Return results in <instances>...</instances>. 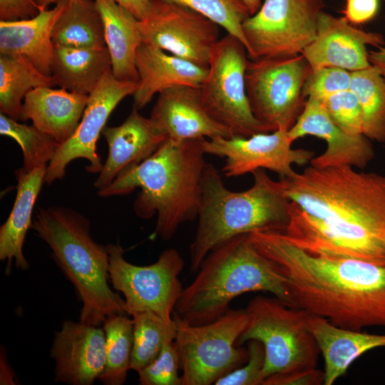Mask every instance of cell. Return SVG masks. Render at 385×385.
<instances>
[{"mask_svg":"<svg viewBox=\"0 0 385 385\" xmlns=\"http://www.w3.org/2000/svg\"><path fill=\"white\" fill-rule=\"evenodd\" d=\"M52 41L68 47L106 48L102 18L94 0H68L53 28Z\"/></svg>","mask_w":385,"mask_h":385,"instance_id":"83f0119b","label":"cell"},{"mask_svg":"<svg viewBox=\"0 0 385 385\" xmlns=\"http://www.w3.org/2000/svg\"><path fill=\"white\" fill-rule=\"evenodd\" d=\"M111 70L107 47L94 49L53 46L51 76L56 85L67 91L89 96Z\"/></svg>","mask_w":385,"mask_h":385,"instance_id":"4316f807","label":"cell"},{"mask_svg":"<svg viewBox=\"0 0 385 385\" xmlns=\"http://www.w3.org/2000/svg\"><path fill=\"white\" fill-rule=\"evenodd\" d=\"M249 10L250 14H255L261 6V0H241Z\"/></svg>","mask_w":385,"mask_h":385,"instance_id":"f6af8a7d","label":"cell"},{"mask_svg":"<svg viewBox=\"0 0 385 385\" xmlns=\"http://www.w3.org/2000/svg\"><path fill=\"white\" fill-rule=\"evenodd\" d=\"M323 0H265L242 23L250 60L302 54L315 38Z\"/></svg>","mask_w":385,"mask_h":385,"instance_id":"7c38bea8","label":"cell"},{"mask_svg":"<svg viewBox=\"0 0 385 385\" xmlns=\"http://www.w3.org/2000/svg\"><path fill=\"white\" fill-rule=\"evenodd\" d=\"M249 237L277 265L294 307L346 329L385 327V266L310 254L279 231H255Z\"/></svg>","mask_w":385,"mask_h":385,"instance_id":"6da1fadb","label":"cell"},{"mask_svg":"<svg viewBox=\"0 0 385 385\" xmlns=\"http://www.w3.org/2000/svg\"><path fill=\"white\" fill-rule=\"evenodd\" d=\"M0 134L16 140L23 153L24 170L29 172L41 165H48L60 143L36 127L19 123L0 113Z\"/></svg>","mask_w":385,"mask_h":385,"instance_id":"d6a6232c","label":"cell"},{"mask_svg":"<svg viewBox=\"0 0 385 385\" xmlns=\"http://www.w3.org/2000/svg\"><path fill=\"white\" fill-rule=\"evenodd\" d=\"M135 66L139 80L133 96V107L138 110L164 90L178 86L200 88L208 72V68L144 43L136 52Z\"/></svg>","mask_w":385,"mask_h":385,"instance_id":"44dd1931","label":"cell"},{"mask_svg":"<svg viewBox=\"0 0 385 385\" xmlns=\"http://www.w3.org/2000/svg\"><path fill=\"white\" fill-rule=\"evenodd\" d=\"M247 326L237 345L257 340L265 349L263 379L276 374L316 367L320 353L309 325V314L276 297L257 296L245 309Z\"/></svg>","mask_w":385,"mask_h":385,"instance_id":"52a82bcc","label":"cell"},{"mask_svg":"<svg viewBox=\"0 0 385 385\" xmlns=\"http://www.w3.org/2000/svg\"><path fill=\"white\" fill-rule=\"evenodd\" d=\"M47 166L41 165L29 172L21 168L16 171L15 201L7 220L0 227V260L7 261V274H10L13 261L17 269L29 268L23 246L27 232L32 227V212L44 183Z\"/></svg>","mask_w":385,"mask_h":385,"instance_id":"cb8c5ba5","label":"cell"},{"mask_svg":"<svg viewBox=\"0 0 385 385\" xmlns=\"http://www.w3.org/2000/svg\"><path fill=\"white\" fill-rule=\"evenodd\" d=\"M205 154L225 158L222 171L227 177H238L257 169L276 173L279 178H290L296 172L293 164L310 163L315 153L292 148L288 131L277 130L250 137L233 136L202 138Z\"/></svg>","mask_w":385,"mask_h":385,"instance_id":"5bb4252c","label":"cell"},{"mask_svg":"<svg viewBox=\"0 0 385 385\" xmlns=\"http://www.w3.org/2000/svg\"><path fill=\"white\" fill-rule=\"evenodd\" d=\"M188 8L222 27L238 38L247 50L242 30L243 21L250 16L241 0H160Z\"/></svg>","mask_w":385,"mask_h":385,"instance_id":"836d02e7","label":"cell"},{"mask_svg":"<svg viewBox=\"0 0 385 385\" xmlns=\"http://www.w3.org/2000/svg\"><path fill=\"white\" fill-rule=\"evenodd\" d=\"M94 2L102 18L113 74L120 81L138 83L135 56L143 43L139 20L112 0H94Z\"/></svg>","mask_w":385,"mask_h":385,"instance_id":"484cf974","label":"cell"},{"mask_svg":"<svg viewBox=\"0 0 385 385\" xmlns=\"http://www.w3.org/2000/svg\"><path fill=\"white\" fill-rule=\"evenodd\" d=\"M309 325L324 361V385L333 384L365 352L385 347V334L343 329L310 314Z\"/></svg>","mask_w":385,"mask_h":385,"instance_id":"d4e9b609","label":"cell"},{"mask_svg":"<svg viewBox=\"0 0 385 385\" xmlns=\"http://www.w3.org/2000/svg\"><path fill=\"white\" fill-rule=\"evenodd\" d=\"M106 247L110 282L115 291L123 293L126 314L132 316L150 311L168 322H172L183 290L179 275L184 261L178 251L165 250L154 263L138 266L124 258L125 251L119 242L109 243Z\"/></svg>","mask_w":385,"mask_h":385,"instance_id":"30bf717a","label":"cell"},{"mask_svg":"<svg viewBox=\"0 0 385 385\" xmlns=\"http://www.w3.org/2000/svg\"><path fill=\"white\" fill-rule=\"evenodd\" d=\"M130 11L138 20L147 15L151 0H112Z\"/></svg>","mask_w":385,"mask_h":385,"instance_id":"b9f144b4","label":"cell"},{"mask_svg":"<svg viewBox=\"0 0 385 385\" xmlns=\"http://www.w3.org/2000/svg\"><path fill=\"white\" fill-rule=\"evenodd\" d=\"M31 228L51 250V255L73 285L82 303L80 321L101 326L113 314H126L125 300L110 285L106 245L91 235L90 220L69 207H38Z\"/></svg>","mask_w":385,"mask_h":385,"instance_id":"8992f818","label":"cell"},{"mask_svg":"<svg viewBox=\"0 0 385 385\" xmlns=\"http://www.w3.org/2000/svg\"><path fill=\"white\" fill-rule=\"evenodd\" d=\"M279 180L289 201L312 215L311 232L329 247L385 261V175L310 165Z\"/></svg>","mask_w":385,"mask_h":385,"instance_id":"7a4b0ae2","label":"cell"},{"mask_svg":"<svg viewBox=\"0 0 385 385\" xmlns=\"http://www.w3.org/2000/svg\"><path fill=\"white\" fill-rule=\"evenodd\" d=\"M201 140L168 138L152 155L126 168L98 195H125L140 188L133 202L135 215L143 219L156 215L153 237L170 240L180 225L198 217L207 165Z\"/></svg>","mask_w":385,"mask_h":385,"instance_id":"3957f363","label":"cell"},{"mask_svg":"<svg viewBox=\"0 0 385 385\" xmlns=\"http://www.w3.org/2000/svg\"><path fill=\"white\" fill-rule=\"evenodd\" d=\"M379 10V0H346L344 17L351 24L372 20Z\"/></svg>","mask_w":385,"mask_h":385,"instance_id":"60d3db41","label":"cell"},{"mask_svg":"<svg viewBox=\"0 0 385 385\" xmlns=\"http://www.w3.org/2000/svg\"><path fill=\"white\" fill-rule=\"evenodd\" d=\"M197 272L183 288L174 310L188 324H205L218 319L235 298L246 292H270L294 307L280 271L255 247L248 233L216 246Z\"/></svg>","mask_w":385,"mask_h":385,"instance_id":"277c9868","label":"cell"},{"mask_svg":"<svg viewBox=\"0 0 385 385\" xmlns=\"http://www.w3.org/2000/svg\"><path fill=\"white\" fill-rule=\"evenodd\" d=\"M180 358L174 340L168 341L159 355L138 374L140 385H182Z\"/></svg>","mask_w":385,"mask_h":385,"instance_id":"d590c367","label":"cell"},{"mask_svg":"<svg viewBox=\"0 0 385 385\" xmlns=\"http://www.w3.org/2000/svg\"><path fill=\"white\" fill-rule=\"evenodd\" d=\"M324 381V371L309 367L271 375L264 379L262 385H320Z\"/></svg>","mask_w":385,"mask_h":385,"instance_id":"f35d334b","label":"cell"},{"mask_svg":"<svg viewBox=\"0 0 385 385\" xmlns=\"http://www.w3.org/2000/svg\"><path fill=\"white\" fill-rule=\"evenodd\" d=\"M312 71L302 54L282 58L248 61L245 86L255 118L272 132L288 131L301 114L307 98L303 86Z\"/></svg>","mask_w":385,"mask_h":385,"instance_id":"8fae6325","label":"cell"},{"mask_svg":"<svg viewBox=\"0 0 385 385\" xmlns=\"http://www.w3.org/2000/svg\"><path fill=\"white\" fill-rule=\"evenodd\" d=\"M332 121L351 135H362L363 114L356 95L350 89L319 101Z\"/></svg>","mask_w":385,"mask_h":385,"instance_id":"e575fe53","label":"cell"},{"mask_svg":"<svg viewBox=\"0 0 385 385\" xmlns=\"http://www.w3.org/2000/svg\"><path fill=\"white\" fill-rule=\"evenodd\" d=\"M247 342L248 359L245 365L240 366L217 379L215 385H262V375L265 361L262 344L257 340Z\"/></svg>","mask_w":385,"mask_h":385,"instance_id":"74e56055","label":"cell"},{"mask_svg":"<svg viewBox=\"0 0 385 385\" xmlns=\"http://www.w3.org/2000/svg\"><path fill=\"white\" fill-rule=\"evenodd\" d=\"M138 83L120 81L112 73H106L96 89L88 96L81 121L73 135L60 144L48 163L44 183L51 184L66 175L68 165L75 159L89 162L86 171L99 173L103 167L96 153V143L106 127L107 120L117 105L126 96L133 95Z\"/></svg>","mask_w":385,"mask_h":385,"instance_id":"9a60e30c","label":"cell"},{"mask_svg":"<svg viewBox=\"0 0 385 385\" xmlns=\"http://www.w3.org/2000/svg\"><path fill=\"white\" fill-rule=\"evenodd\" d=\"M56 85L52 76L40 72L26 58L0 54V111L18 120L25 96L41 86Z\"/></svg>","mask_w":385,"mask_h":385,"instance_id":"f1b7e54d","label":"cell"},{"mask_svg":"<svg viewBox=\"0 0 385 385\" xmlns=\"http://www.w3.org/2000/svg\"><path fill=\"white\" fill-rule=\"evenodd\" d=\"M133 344L130 369L139 372L160 353L164 344L175 340L176 324L168 322L156 314L144 311L133 314Z\"/></svg>","mask_w":385,"mask_h":385,"instance_id":"1f68e13d","label":"cell"},{"mask_svg":"<svg viewBox=\"0 0 385 385\" xmlns=\"http://www.w3.org/2000/svg\"><path fill=\"white\" fill-rule=\"evenodd\" d=\"M370 63L374 66L385 79V47L381 46L376 50L369 51Z\"/></svg>","mask_w":385,"mask_h":385,"instance_id":"ee69618b","label":"cell"},{"mask_svg":"<svg viewBox=\"0 0 385 385\" xmlns=\"http://www.w3.org/2000/svg\"><path fill=\"white\" fill-rule=\"evenodd\" d=\"M106 336V366L99 380L105 385H122L130 370L133 319L123 314L108 316L102 324Z\"/></svg>","mask_w":385,"mask_h":385,"instance_id":"4dcf8cb0","label":"cell"},{"mask_svg":"<svg viewBox=\"0 0 385 385\" xmlns=\"http://www.w3.org/2000/svg\"><path fill=\"white\" fill-rule=\"evenodd\" d=\"M60 0H36L39 7L47 9L52 4H57ZM71 1H78L80 0H70Z\"/></svg>","mask_w":385,"mask_h":385,"instance_id":"bcb514c9","label":"cell"},{"mask_svg":"<svg viewBox=\"0 0 385 385\" xmlns=\"http://www.w3.org/2000/svg\"><path fill=\"white\" fill-rule=\"evenodd\" d=\"M38 10L36 0H0L1 21L30 19L37 15Z\"/></svg>","mask_w":385,"mask_h":385,"instance_id":"ab89813d","label":"cell"},{"mask_svg":"<svg viewBox=\"0 0 385 385\" xmlns=\"http://www.w3.org/2000/svg\"><path fill=\"white\" fill-rule=\"evenodd\" d=\"M385 45L382 34L369 32L353 26L344 17L320 13L317 35L302 54L312 70L323 67H337L350 72L369 67L367 46Z\"/></svg>","mask_w":385,"mask_h":385,"instance_id":"e0dca14e","label":"cell"},{"mask_svg":"<svg viewBox=\"0 0 385 385\" xmlns=\"http://www.w3.org/2000/svg\"><path fill=\"white\" fill-rule=\"evenodd\" d=\"M351 72L337 67H323L312 70L303 86V95L321 101L329 96L350 89Z\"/></svg>","mask_w":385,"mask_h":385,"instance_id":"8d00e7d4","label":"cell"},{"mask_svg":"<svg viewBox=\"0 0 385 385\" xmlns=\"http://www.w3.org/2000/svg\"><path fill=\"white\" fill-rule=\"evenodd\" d=\"M68 0H60L53 9L39 7L27 19L0 21V54L26 58L40 72L51 76L53 53L52 33Z\"/></svg>","mask_w":385,"mask_h":385,"instance_id":"7402d4cb","label":"cell"},{"mask_svg":"<svg viewBox=\"0 0 385 385\" xmlns=\"http://www.w3.org/2000/svg\"><path fill=\"white\" fill-rule=\"evenodd\" d=\"M312 135L327 142L326 150L310 161L312 166L322 168L351 166L364 168L374 157L371 140L364 135H351L339 128L322 104L307 98L295 124L288 130L292 143Z\"/></svg>","mask_w":385,"mask_h":385,"instance_id":"ac0fdd59","label":"cell"},{"mask_svg":"<svg viewBox=\"0 0 385 385\" xmlns=\"http://www.w3.org/2000/svg\"><path fill=\"white\" fill-rule=\"evenodd\" d=\"M385 3V0H382Z\"/></svg>","mask_w":385,"mask_h":385,"instance_id":"7dc6e473","label":"cell"},{"mask_svg":"<svg viewBox=\"0 0 385 385\" xmlns=\"http://www.w3.org/2000/svg\"><path fill=\"white\" fill-rule=\"evenodd\" d=\"M154 124L174 141L231 138L232 133L205 111L200 88L178 86L159 93L150 116Z\"/></svg>","mask_w":385,"mask_h":385,"instance_id":"d6986e66","label":"cell"},{"mask_svg":"<svg viewBox=\"0 0 385 385\" xmlns=\"http://www.w3.org/2000/svg\"><path fill=\"white\" fill-rule=\"evenodd\" d=\"M139 27L143 43L206 68L220 39V26L215 22L188 8L160 0H151Z\"/></svg>","mask_w":385,"mask_h":385,"instance_id":"4fadbf2b","label":"cell"},{"mask_svg":"<svg viewBox=\"0 0 385 385\" xmlns=\"http://www.w3.org/2000/svg\"><path fill=\"white\" fill-rule=\"evenodd\" d=\"M0 384H16V376L7 360L5 351H1L0 359Z\"/></svg>","mask_w":385,"mask_h":385,"instance_id":"7bdbcfd3","label":"cell"},{"mask_svg":"<svg viewBox=\"0 0 385 385\" xmlns=\"http://www.w3.org/2000/svg\"><path fill=\"white\" fill-rule=\"evenodd\" d=\"M133 107L120 125L106 126L102 130L108 146V158L93 183L98 190L108 187L126 168L152 155L168 139L150 120Z\"/></svg>","mask_w":385,"mask_h":385,"instance_id":"ffe728a7","label":"cell"},{"mask_svg":"<svg viewBox=\"0 0 385 385\" xmlns=\"http://www.w3.org/2000/svg\"><path fill=\"white\" fill-rule=\"evenodd\" d=\"M252 173L254 182L251 188L234 192L225 186L217 169L207 163L198 223L190 245L192 272H197L212 249L235 236L255 231L285 230L290 201L282 182L272 180L264 169Z\"/></svg>","mask_w":385,"mask_h":385,"instance_id":"5b68a950","label":"cell"},{"mask_svg":"<svg viewBox=\"0 0 385 385\" xmlns=\"http://www.w3.org/2000/svg\"><path fill=\"white\" fill-rule=\"evenodd\" d=\"M351 90L363 114L362 133L369 139L385 142V79L372 65L351 72Z\"/></svg>","mask_w":385,"mask_h":385,"instance_id":"f546056e","label":"cell"},{"mask_svg":"<svg viewBox=\"0 0 385 385\" xmlns=\"http://www.w3.org/2000/svg\"><path fill=\"white\" fill-rule=\"evenodd\" d=\"M88 98L62 88L38 87L25 96L19 120H31L34 127L62 144L77 128Z\"/></svg>","mask_w":385,"mask_h":385,"instance_id":"603a6c76","label":"cell"},{"mask_svg":"<svg viewBox=\"0 0 385 385\" xmlns=\"http://www.w3.org/2000/svg\"><path fill=\"white\" fill-rule=\"evenodd\" d=\"M55 362L54 381L70 385H92L106 366L103 327L65 320L54 334L50 350Z\"/></svg>","mask_w":385,"mask_h":385,"instance_id":"2e32d148","label":"cell"},{"mask_svg":"<svg viewBox=\"0 0 385 385\" xmlns=\"http://www.w3.org/2000/svg\"><path fill=\"white\" fill-rule=\"evenodd\" d=\"M173 318L182 385L215 384L247 361V349L237 345L247 324L245 309H229L218 319L200 325L186 323L175 312Z\"/></svg>","mask_w":385,"mask_h":385,"instance_id":"ba28073f","label":"cell"},{"mask_svg":"<svg viewBox=\"0 0 385 385\" xmlns=\"http://www.w3.org/2000/svg\"><path fill=\"white\" fill-rule=\"evenodd\" d=\"M248 61L242 43L227 34L214 46L207 76L200 88L207 113L233 136L272 132L251 110L245 86Z\"/></svg>","mask_w":385,"mask_h":385,"instance_id":"9c48e42d","label":"cell"}]
</instances>
